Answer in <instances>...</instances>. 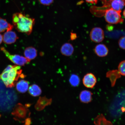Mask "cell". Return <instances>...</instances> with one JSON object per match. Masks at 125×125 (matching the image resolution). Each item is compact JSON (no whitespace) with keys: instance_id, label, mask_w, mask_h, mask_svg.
I'll use <instances>...</instances> for the list:
<instances>
[{"instance_id":"obj_1","label":"cell","mask_w":125,"mask_h":125,"mask_svg":"<svg viewBox=\"0 0 125 125\" xmlns=\"http://www.w3.org/2000/svg\"><path fill=\"white\" fill-rule=\"evenodd\" d=\"M17 100L14 91L6 87L0 79V110L4 112L11 110Z\"/></svg>"},{"instance_id":"obj_2","label":"cell","mask_w":125,"mask_h":125,"mask_svg":"<svg viewBox=\"0 0 125 125\" xmlns=\"http://www.w3.org/2000/svg\"><path fill=\"white\" fill-rule=\"evenodd\" d=\"M21 67L18 65H9L0 74V79L8 88H12L20 77L23 78L24 75L22 74Z\"/></svg>"},{"instance_id":"obj_3","label":"cell","mask_w":125,"mask_h":125,"mask_svg":"<svg viewBox=\"0 0 125 125\" xmlns=\"http://www.w3.org/2000/svg\"><path fill=\"white\" fill-rule=\"evenodd\" d=\"M35 19L30 17L20 12L14 14L12 22L15 29L18 32L30 35L35 23Z\"/></svg>"},{"instance_id":"obj_4","label":"cell","mask_w":125,"mask_h":125,"mask_svg":"<svg viewBox=\"0 0 125 125\" xmlns=\"http://www.w3.org/2000/svg\"><path fill=\"white\" fill-rule=\"evenodd\" d=\"M0 49L1 51L5 54L6 57L16 65L20 66H24L29 63L30 62V60L23 56L19 55L11 54L4 47H1Z\"/></svg>"},{"instance_id":"obj_5","label":"cell","mask_w":125,"mask_h":125,"mask_svg":"<svg viewBox=\"0 0 125 125\" xmlns=\"http://www.w3.org/2000/svg\"><path fill=\"white\" fill-rule=\"evenodd\" d=\"M121 11H117L112 9L105 10L104 17L106 21L110 24H117L123 23L124 20L122 18Z\"/></svg>"},{"instance_id":"obj_6","label":"cell","mask_w":125,"mask_h":125,"mask_svg":"<svg viewBox=\"0 0 125 125\" xmlns=\"http://www.w3.org/2000/svg\"><path fill=\"white\" fill-rule=\"evenodd\" d=\"M104 8L112 9L117 11H121L125 6V0H103Z\"/></svg>"},{"instance_id":"obj_7","label":"cell","mask_w":125,"mask_h":125,"mask_svg":"<svg viewBox=\"0 0 125 125\" xmlns=\"http://www.w3.org/2000/svg\"><path fill=\"white\" fill-rule=\"evenodd\" d=\"M104 31L100 28H93L90 32V37L92 41L96 43H100L103 41L104 38Z\"/></svg>"},{"instance_id":"obj_8","label":"cell","mask_w":125,"mask_h":125,"mask_svg":"<svg viewBox=\"0 0 125 125\" xmlns=\"http://www.w3.org/2000/svg\"><path fill=\"white\" fill-rule=\"evenodd\" d=\"M96 76L92 73H88L86 74L83 79V85L88 88H93L96 85Z\"/></svg>"},{"instance_id":"obj_9","label":"cell","mask_w":125,"mask_h":125,"mask_svg":"<svg viewBox=\"0 0 125 125\" xmlns=\"http://www.w3.org/2000/svg\"><path fill=\"white\" fill-rule=\"evenodd\" d=\"M18 38L16 33L11 31H7L3 36V41L7 44H12L15 43Z\"/></svg>"},{"instance_id":"obj_10","label":"cell","mask_w":125,"mask_h":125,"mask_svg":"<svg viewBox=\"0 0 125 125\" xmlns=\"http://www.w3.org/2000/svg\"><path fill=\"white\" fill-rule=\"evenodd\" d=\"M26 111H27L24 106L21 104H18L15 106L12 114L15 115L17 119L18 118L20 119V118L23 119V118L26 116Z\"/></svg>"},{"instance_id":"obj_11","label":"cell","mask_w":125,"mask_h":125,"mask_svg":"<svg viewBox=\"0 0 125 125\" xmlns=\"http://www.w3.org/2000/svg\"><path fill=\"white\" fill-rule=\"evenodd\" d=\"M121 74L117 70H113L108 72L106 77L109 78L112 87L115 86L117 79L121 77Z\"/></svg>"},{"instance_id":"obj_12","label":"cell","mask_w":125,"mask_h":125,"mask_svg":"<svg viewBox=\"0 0 125 125\" xmlns=\"http://www.w3.org/2000/svg\"><path fill=\"white\" fill-rule=\"evenodd\" d=\"M94 51L97 55L100 57H105L109 52L108 48L103 44L97 45L94 48Z\"/></svg>"},{"instance_id":"obj_13","label":"cell","mask_w":125,"mask_h":125,"mask_svg":"<svg viewBox=\"0 0 125 125\" xmlns=\"http://www.w3.org/2000/svg\"><path fill=\"white\" fill-rule=\"evenodd\" d=\"M60 51L61 53L63 55L70 56L74 52V48L71 43H66L62 45Z\"/></svg>"},{"instance_id":"obj_14","label":"cell","mask_w":125,"mask_h":125,"mask_svg":"<svg viewBox=\"0 0 125 125\" xmlns=\"http://www.w3.org/2000/svg\"><path fill=\"white\" fill-rule=\"evenodd\" d=\"M37 50L32 47L26 48L24 52L25 57L30 61L35 59L37 57Z\"/></svg>"},{"instance_id":"obj_15","label":"cell","mask_w":125,"mask_h":125,"mask_svg":"<svg viewBox=\"0 0 125 125\" xmlns=\"http://www.w3.org/2000/svg\"><path fill=\"white\" fill-rule=\"evenodd\" d=\"M93 94L89 91L84 90L81 92L80 94L79 98L81 102L86 104L91 102L92 100V95Z\"/></svg>"},{"instance_id":"obj_16","label":"cell","mask_w":125,"mask_h":125,"mask_svg":"<svg viewBox=\"0 0 125 125\" xmlns=\"http://www.w3.org/2000/svg\"><path fill=\"white\" fill-rule=\"evenodd\" d=\"M95 125H113L110 121L106 119L102 114L97 115L94 120Z\"/></svg>"},{"instance_id":"obj_17","label":"cell","mask_w":125,"mask_h":125,"mask_svg":"<svg viewBox=\"0 0 125 125\" xmlns=\"http://www.w3.org/2000/svg\"><path fill=\"white\" fill-rule=\"evenodd\" d=\"M17 90L20 93H24L27 91L29 87V83L24 80H21L17 83Z\"/></svg>"},{"instance_id":"obj_18","label":"cell","mask_w":125,"mask_h":125,"mask_svg":"<svg viewBox=\"0 0 125 125\" xmlns=\"http://www.w3.org/2000/svg\"><path fill=\"white\" fill-rule=\"evenodd\" d=\"M13 28V25L8 22L5 19L0 18V32L11 31Z\"/></svg>"},{"instance_id":"obj_19","label":"cell","mask_w":125,"mask_h":125,"mask_svg":"<svg viewBox=\"0 0 125 125\" xmlns=\"http://www.w3.org/2000/svg\"><path fill=\"white\" fill-rule=\"evenodd\" d=\"M29 92L30 94L34 97L39 96L42 93V90L40 87L36 84H33L29 87Z\"/></svg>"},{"instance_id":"obj_20","label":"cell","mask_w":125,"mask_h":125,"mask_svg":"<svg viewBox=\"0 0 125 125\" xmlns=\"http://www.w3.org/2000/svg\"><path fill=\"white\" fill-rule=\"evenodd\" d=\"M80 81V79L77 75L73 74L70 76L69 82L70 84L73 86H77L79 85Z\"/></svg>"},{"instance_id":"obj_21","label":"cell","mask_w":125,"mask_h":125,"mask_svg":"<svg viewBox=\"0 0 125 125\" xmlns=\"http://www.w3.org/2000/svg\"><path fill=\"white\" fill-rule=\"evenodd\" d=\"M118 71L122 75L125 76V60L120 62L119 64Z\"/></svg>"},{"instance_id":"obj_22","label":"cell","mask_w":125,"mask_h":125,"mask_svg":"<svg viewBox=\"0 0 125 125\" xmlns=\"http://www.w3.org/2000/svg\"><path fill=\"white\" fill-rule=\"evenodd\" d=\"M118 45L122 49L125 50V36L121 37L118 41Z\"/></svg>"},{"instance_id":"obj_23","label":"cell","mask_w":125,"mask_h":125,"mask_svg":"<svg viewBox=\"0 0 125 125\" xmlns=\"http://www.w3.org/2000/svg\"><path fill=\"white\" fill-rule=\"evenodd\" d=\"M42 4L45 6H49L52 4L54 0H39Z\"/></svg>"},{"instance_id":"obj_24","label":"cell","mask_w":125,"mask_h":125,"mask_svg":"<svg viewBox=\"0 0 125 125\" xmlns=\"http://www.w3.org/2000/svg\"><path fill=\"white\" fill-rule=\"evenodd\" d=\"M98 0H85L87 2L92 4H96Z\"/></svg>"},{"instance_id":"obj_25","label":"cell","mask_w":125,"mask_h":125,"mask_svg":"<svg viewBox=\"0 0 125 125\" xmlns=\"http://www.w3.org/2000/svg\"><path fill=\"white\" fill-rule=\"evenodd\" d=\"M76 37H77V36H76V34L73 33H71V40H75V39L76 38Z\"/></svg>"},{"instance_id":"obj_26","label":"cell","mask_w":125,"mask_h":125,"mask_svg":"<svg viewBox=\"0 0 125 125\" xmlns=\"http://www.w3.org/2000/svg\"><path fill=\"white\" fill-rule=\"evenodd\" d=\"M3 40V36L0 34V44L2 43Z\"/></svg>"},{"instance_id":"obj_27","label":"cell","mask_w":125,"mask_h":125,"mask_svg":"<svg viewBox=\"0 0 125 125\" xmlns=\"http://www.w3.org/2000/svg\"><path fill=\"white\" fill-rule=\"evenodd\" d=\"M123 15H124V16L125 17V10H124V12H123Z\"/></svg>"},{"instance_id":"obj_28","label":"cell","mask_w":125,"mask_h":125,"mask_svg":"<svg viewBox=\"0 0 125 125\" xmlns=\"http://www.w3.org/2000/svg\"><path fill=\"white\" fill-rule=\"evenodd\" d=\"M1 115H0V118L1 117Z\"/></svg>"}]
</instances>
